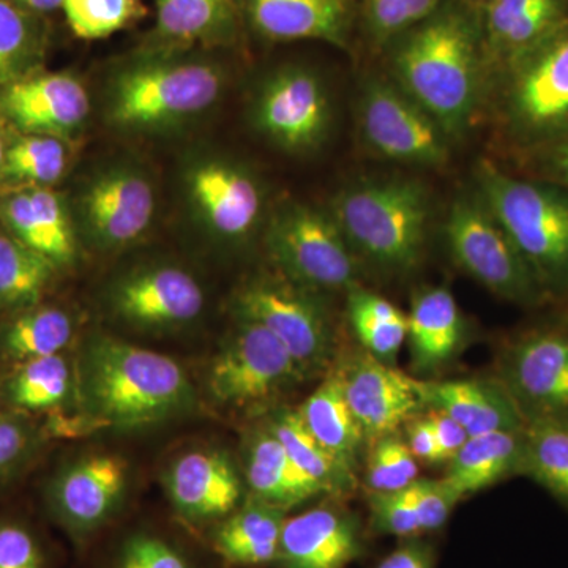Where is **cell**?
<instances>
[{"mask_svg":"<svg viewBox=\"0 0 568 568\" xmlns=\"http://www.w3.org/2000/svg\"><path fill=\"white\" fill-rule=\"evenodd\" d=\"M77 390L91 428H141L185 413L193 387L166 355L112 336H95L82 351Z\"/></svg>","mask_w":568,"mask_h":568,"instance_id":"1","label":"cell"},{"mask_svg":"<svg viewBox=\"0 0 568 568\" xmlns=\"http://www.w3.org/2000/svg\"><path fill=\"white\" fill-rule=\"evenodd\" d=\"M222 91L223 71L211 59L145 44L112 71L108 119L125 132H164L211 110Z\"/></svg>","mask_w":568,"mask_h":568,"instance_id":"2","label":"cell"},{"mask_svg":"<svg viewBox=\"0 0 568 568\" xmlns=\"http://www.w3.org/2000/svg\"><path fill=\"white\" fill-rule=\"evenodd\" d=\"M409 95L444 129L463 125L474 103L477 36L473 20L455 7L437 9L409 29L395 55Z\"/></svg>","mask_w":568,"mask_h":568,"instance_id":"3","label":"cell"},{"mask_svg":"<svg viewBox=\"0 0 568 568\" xmlns=\"http://www.w3.org/2000/svg\"><path fill=\"white\" fill-rule=\"evenodd\" d=\"M428 197L414 182H383L339 194L334 220L347 244L390 271L420 260L428 223Z\"/></svg>","mask_w":568,"mask_h":568,"instance_id":"4","label":"cell"},{"mask_svg":"<svg viewBox=\"0 0 568 568\" xmlns=\"http://www.w3.org/2000/svg\"><path fill=\"white\" fill-rule=\"evenodd\" d=\"M487 209L528 263L538 283H568V196L485 166Z\"/></svg>","mask_w":568,"mask_h":568,"instance_id":"5","label":"cell"},{"mask_svg":"<svg viewBox=\"0 0 568 568\" xmlns=\"http://www.w3.org/2000/svg\"><path fill=\"white\" fill-rule=\"evenodd\" d=\"M267 246L284 278L308 291L353 290L357 264L334 219L287 205L268 227Z\"/></svg>","mask_w":568,"mask_h":568,"instance_id":"6","label":"cell"},{"mask_svg":"<svg viewBox=\"0 0 568 568\" xmlns=\"http://www.w3.org/2000/svg\"><path fill=\"white\" fill-rule=\"evenodd\" d=\"M237 320L263 325L301 366L317 372L332 354L327 316L308 290L287 278H254L239 287L233 298Z\"/></svg>","mask_w":568,"mask_h":568,"instance_id":"7","label":"cell"},{"mask_svg":"<svg viewBox=\"0 0 568 568\" xmlns=\"http://www.w3.org/2000/svg\"><path fill=\"white\" fill-rule=\"evenodd\" d=\"M286 347L263 325L237 320L209 369V392L223 405L244 406L271 398L304 379Z\"/></svg>","mask_w":568,"mask_h":568,"instance_id":"8","label":"cell"},{"mask_svg":"<svg viewBox=\"0 0 568 568\" xmlns=\"http://www.w3.org/2000/svg\"><path fill=\"white\" fill-rule=\"evenodd\" d=\"M447 239L455 260L493 293L518 302L536 295V275L487 205L467 200L455 203L448 215Z\"/></svg>","mask_w":568,"mask_h":568,"instance_id":"9","label":"cell"},{"mask_svg":"<svg viewBox=\"0 0 568 568\" xmlns=\"http://www.w3.org/2000/svg\"><path fill=\"white\" fill-rule=\"evenodd\" d=\"M82 233L102 250L140 241L155 215V190L148 175L129 166H111L91 179L78 197Z\"/></svg>","mask_w":568,"mask_h":568,"instance_id":"10","label":"cell"},{"mask_svg":"<svg viewBox=\"0 0 568 568\" xmlns=\"http://www.w3.org/2000/svg\"><path fill=\"white\" fill-rule=\"evenodd\" d=\"M129 481V465L115 454H93L61 467L44 487L51 517L71 536L102 528L118 510Z\"/></svg>","mask_w":568,"mask_h":568,"instance_id":"11","label":"cell"},{"mask_svg":"<svg viewBox=\"0 0 568 568\" xmlns=\"http://www.w3.org/2000/svg\"><path fill=\"white\" fill-rule=\"evenodd\" d=\"M91 112L84 84L70 71H36L0 89V123L11 133L71 140Z\"/></svg>","mask_w":568,"mask_h":568,"instance_id":"12","label":"cell"},{"mask_svg":"<svg viewBox=\"0 0 568 568\" xmlns=\"http://www.w3.org/2000/svg\"><path fill=\"white\" fill-rule=\"evenodd\" d=\"M254 122L286 151L316 148L331 125V102L323 82L301 67L276 71L257 95Z\"/></svg>","mask_w":568,"mask_h":568,"instance_id":"13","label":"cell"},{"mask_svg":"<svg viewBox=\"0 0 568 568\" xmlns=\"http://www.w3.org/2000/svg\"><path fill=\"white\" fill-rule=\"evenodd\" d=\"M503 384L525 420L549 418L568 424V331H544L511 346Z\"/></svg>","mask_w":568,"mask_h":568,"instance_id":"14","label":"cell"},{"mask_svg":"<svg viewBox=\"0 0 568 568\" xmlns=\"http://www.w3.org/2000/svg\"><path fill=\"white\" fill-rule=\"evenodd\" d=\"M110 304L125 323L142 328H173L193 323L203 313V287L175 265H145L112 286Z\"/></svg>","mask_w":568,"mask_h":568,"instance_id":"15","label":"cell"},{"mask_svg":"<svg viewBox=\"0 0 568 568\" xmlns=\"http://www.w3.org/2000/svg\"><path fill=\"white\" fill-rule=\"evenodd\" d=\"M190 203L201 223L216 237L239 241L260 222L263 194L237 164L222 159L194 162L185 174Z\"/></svg>","mask_w":568,"mask_h":568,"instance_id":"16","label":"cell"},{"mask_svg":"<svg viewBox=\"0 0 568 568\" xmlns=\"http://www.w3.org/2000/svg\"><path fill=\"white\" fill-rule=\"evenodd\" d=\"M362 126L377 152L402 162L437 164L446 159L443 138L426 112L390 85L373 82L362 102Z\"/></svg>","mask_w":568,"mask_h":568,"instance_id":"17","label":"cell"},{"mask_svg":"<svg viewBox=\"0 0 568 568\" xmlns=\"http://www.w3.org/2000/svg\"><path fill=\"white\" fill-rule=\"evenodd\" d=\"M339 379L355 420L364 436L372 439L394 435L425 406L420 381L373 355L358 358Z\"/></svg>","mask_w":568,"mask_h":568,"instance_id":"18","label":"cell"},{"mask_svg":"<svg viewBox=\"0 0 568 568\" xmlns=\"http://www.w3.org/2000/svg\"><path fill=\"white\" fill-rule=\"evenodd\" d=\"M0 226L50 261L59 272L78 257V234L70 205L54 189L0 192Z\"/></svg>","mask_w":568,"mask_h":568,"instance_id":"19","label":"cell"},{"mask_svg":"<svg viewBox=\"0 0 568 568\" xmlns=\"http://www.w3.org/2000/svg\"><path fill=\"white\" fill-rule=\"evenodd\" d=\"M166 491L175 510L189 521L230 517L242 496L231 458L219 450H194L175 459L166 474Z\"/></svg>","mask_w":568,"mask_h":568,"instance_id":"20","label":"cell"},{"mask_svg":"<svg viewBox=\"0 0 568 568\" xmlns=\"http://www.w3.org/2000/svg\"><path fill=\"white\" fill-rule=\"evenodd\" d=\"M361 549V530L353 517L317 507L284 519L276 560L284 568H346Z\"/></svg>","mask_w":568,"mask_h":568,"instance_id":"21","label":"cell"},{"mask_svg":"<svg viewBox=\"0 0 568 568\" xmlns=\"http://www.w3.org/2000/svg\"><path fill=\"white\" fill-rule=\"evenodd\" d=\"M239 6L242 20L265 40L345 44L351 0H239Z\"/></svg>","mask_w":568,"mask_h":568,"instance_id":"22","label":"cell"},{"mask_svg":"<svg viewBox=\"0 0 568 568\" xmlns=\"http://www.w3.org/2000/svg\"><path fill=\"white\" fill-rule=\"evenodd\" d=\"M155 9L148 44L164 50L227 47L244 22L239 0H155Z\"/></svg>","mask_w":568,"mask_h":568,"instance_id":"23","label":"cell"},{"mask_svg":"<svg viewBox=\"0 0 568 568\" xmlns=\"http://www.w3.org/2000/svg\"><path fill=\"white\" fill-rule=\"evenodd\" d=\"M420 392L425 406L454 418L469 437L525 426V416L503 381H420Z\"/></svg>","mask_w":568,"mask_h":568,"instance_id":"24","label":"cell"},{"mask_svg":"<svg viewBox=\"0 0 568 568\" xmlns=\"http://www.w3.org/2000/svg\"><path fill=\"white\" fill-rule=\"evenodd\" d=\"M515 114L530 130L568 122V33L549 41L526 63L514 95Z\"/></svg>","mask_w":568,"mask_h":568,"instance_id":"25","label":"cell"},{"mask_svg":"<svg viewBox=\"0 0 568 568\" xmlns=\"http://www.w3.org/2000/svg\"><path fill=\"white\" fill-rule=\"evenodd\" d=\"M447 463L444 481L459 500L521 474L523 428L469 437Z\"/></svg>","mask_w":568,"mask_h":568,"instance_id":"26","label":"cell"},{"mask_svg":"<svg viewBox=\"0 0 568 568\" xmlns=\"http://www.w3.org/2000/svg\"><path fill=\"white\" fill-rule=\"evenodd\" d=\"M73 316L62 306L40 304L10 313L0 321V364H24L33 358L63 354L73 342Z\"/></svg>","mask_w":568,"mask_h":568,"instance_id":"27","label":"cell"},{"mask_svg":"<svg viewBox=\"0 0 568 568\" xmlns=\"http://www.w3.org/2000/svg\"><path fill=\"white\" fill-rule=\"evenodd\" d=\"M406 320V338L418 372H432L457 349L463 331L462 315L454 295L444 287L418 295Z\"/></svg>","mask_w":568,"mask_h":568,"instance_id":"28","label":"cell"},{"mask_svg":"<svg viewBox=\"0 0 568 568\" xmlns=\"http://www.w3.org/2000/svg\"><path fill=\"white\" fill-rule=\"evenodd\" d=\"M246 480L254 499L283 510L324 493L295 465L271 429L254 437L250 446Z\"/></svg>","mask_w":568,"mask_h":568,"instance_id":"29","label":"cell"},{"mask_svg":"<svg viewBox=\"0 0 568 568\" xmlns=\"http://www.w3.org/2000/svg\"><path fill=\"white\" fill-rule=\"evenodd\" d=\"M284 519L283 508L254 499L224 519L213 547L233 566H264L278 558Z\"/></svg>","mask_w":568,"mask_h":568,"instance_id":"30","label":"cell"},{"mask_svg":"<svg viewBox=\"0 0 568 568\" xmlns=\"http://www.w3.org/2000/svg\"><path fill=\"white\" fill-rule=\"evenodd\" d=\"M73 373L65 355L33 358L11 366L3 377L7 409L26 416H58L69 402Z\"/></svg>","mask_w":568,"mask_h":568,"instance_id":"31","label":"cell"},{"mask_svg":"<svg viewBox=\"0 0 568 568\" xmlns=\"http://www.w3.org/2000/svg\"><path fill=\"white\" fill-rule=\"evenodd\" d=\"M70 141L51 134L11 133L0 166V192L54 189L69 171Z\"/></svg>","mask_w":568,"mask_h":568,"instance_id":"32","label":"cell"},{"mask_svg":"<svg viewBox=\"0 0 568 568\" xmlns=\"http://www.w3.org/2000/svg\"><path fill=\"white\" fill-rule=\"evenodd\" d=\"M298 410L316 439L342 465L354 470L365 436L347 405L339 376L324 381Z\"/></svg>","mask_w":568,"mask_h":568,"instance_id":"33","label":"cell"},{"mask_svg":"<svg viewBox=\"0 0 568 568\" xmlns=\"http://www.w3.org/2000/svg\"><path fill=\"white\" fill-rule=\"evenodd\" d=\"M50 47L48 18L0 0V89L43 70Z\"/></svg>","mask_w":568,"mask_h":568,"instance_id":"34","label":"cell"},{"mask_svg":"<svg viewBox=\"0 0 568 568\" xmlns=\"http://www.w3.org/2000/svg\"><path fill=\"white\" fill-rule=\"evenodd\" d=\"M58 268L0 226V316L40 304Z\"/></svg>","mask_w":568,"mask_h":568,"instance_id":"35","label":"cell"},{"mask_svg":"<svg viewBox=\"0 0 568 568\" xmlns=\"http://www.w3.org/2000/svg\"><path fill=\"white\" fill-rule=\"evenodd\" d=\"M521 474L530 476L568 507V424L529 418L523 426Z\"/></svg>","mask_w":568,"mask_h":568,"instance_id":"36","label":"cell"},{"mask_svg":"<svg viewBox=\"0 0 568 568\" xmlns=\"http://www.w3.org/2000/svg\"><path fill=\"white\" fill-rule=\"evenodd\" d=\"M291 459L315 480L324 493L346 491L354 485V470L347 469L310 432L301 410H283L271 426Z\"/></svg>","mask_w":568,"mask_h":568,"instance_id":"37","label":"cell"},{"mask_svg":"<svg viewBox=\"0 0 568 568\" xmlns=\"http://www.w3.org/2000/svg\"><path fill=\"white\" fill-rule=\"evenodd\" d=\"M559 17V0H489L487 28L497 47L521 51L544 40Z\"/></svg>","mask_w":568,"mask_h":568,"instance_id":"38","label":"cell"},{"mask_svg":"<svg viewBox=\"0 0 568 568\" xmlns=\"http://www.w3.org/2000/svg\"><path fill=\"white\" fill-rule=\"evenodd\" d=\"M347 312L358 342L381 362L392 361L407 336V320L392 302L353 287Z\"/></svg>","mask_w":568,"mask_h":568,"instance_id":"39","label":"cell"},{"mask_svg":"<svg viewBox=\"0 0 568 568\" xmlns=\"http://www.w3.org/2000/svg\"><path fill=\"white\" fill-rule=\"evenodd\" d=\"M71 32L82 40H103L148 14L142 0H62Z\"/></svg>","mask_w":568,"mask_h":568,"instance_id":"40","label":"cell"},{"mask_svg":"<svg viewBox=\"0 0 568 568\" xmlns=\"http://www.w3.org/2000/svg\"><path fill=\"white\" fill-rule=\"evenodd\" d=\"M48 437L33 417L10 409L0 413V485L28 467Z\"/></svg>","mask_w":568,"mask_h":568,"instance_id":"41","label":"cell"},{"mask_svg":"<svg viewBox=\"0 0 568 568\" xmlns=\"http://www.w3.org/2000/svg\"><path fill=\"white\" fill-rule=\"evenodd\" d=\"M418 477L417 459L399 437H379L368 459V484L373 491H399Z\"/></svg>","mask_w":568,"mask_h":568,"instance_id":"42","label":"cell"},{"mask_svg":"<svg viewBox=\"0 0 568 568\" xmlns=\"http://www.w3.org/2000/svg\"><path fill=\"white\" fill-rule=\"evenodd\" d=\"M439 7L440 0H365L366 20L377 40L409 31Z\"/></svg>","mask_w":568,"mask_h":568,"instance_id":"43","label":"cell"},{"mask_svg":"<svg viewBox=\"0 0 568 568\" xmlns=\"http://www.w3.org/2000/svg\"><path fill=\"white\" fill-rule=\"evenodd\" d=\"M0 568H48L43 541L22 519L0 517Z\"/></svg>","mask_w":568,"mask_h":568,"instance_id":"44","label":"cell"},{"mask_svg":"<svg viewBox=\"0 0 568 568\" xmlns=\"http://www.w3.org/2000/svg\"><path fill=\"white\" fill-rule=\"evenodd\" d=\"M373 528L395 537H416L422 534L416 510L406 488L399 491H373L369 496Z\"/></svg>","mask_w":568,"mask_h":568,"instance_id":"45","label":"cell"},{"mask_svg":"<svg viewBox=\"0 0 568 568\" xmlns=\"http://www.w3.org/2000/svg\"><path fill=\"white\" fill-rule=\"evenodd\" d=\"M114 568H193L173 545L152 534H134L123 541Z\"/></svg>","mask_w":568,"mask_h":568,"instance_id":"46","label":"cell"},{"mask_svg":"<svg viewBox=\"0 0 568 568\" xmlns=\"http://www.w3.org/2000/svg\"><path fill=\"white\" fill-rule=\"evenodd\" d=\"M406 491L416 510L422 532H433L443 528L459 500L444 478L440 480H428V478L418 480L417 478L406 488Z\"/></svg>","mask_w":568,"mask_h":568,"instance_id":"47","label":"cell"},{"mask_svg":"<svg viewBox=\"0 0 568 568\" xmlns=\"http://www.w3.org/2000/svg\"><path fill=\"white\" fill-rule=\"evenodd\" d=\"M407 447L414 458L424 463L444 462L435 432H433L432 422L428 417H413L407 424Z\"/></svg>","mask_w":568,"mask_h":568,"instance_id":"48","label":"cell"},{"mask_svg":"<svg viewBox=\"0 0 568 568\" xmlns=\"http://www.w3.org/2000/svg\"><path fill=\"white\" fill-rule=\"evenodd\" d=\"M426 417L432 422L433 432H435L437 446H439L440 454H443V459L448 462L454 455H457L459 448L465 446L469 435L454 418L440 413V410L429 409Z\"/></svg>","mask_w":568,"mask_h":568,"instance_id":"49","label":"cell"},{"mask_svg":"<svg viewBox=\"0 0 568 568\" xmlns=\"http://www.w3.org/2000/svg\"><path fill=\"white\" fill-rule=\"evenodd\" d=\"M376 568H435V555L429 545L414 540L396 548Z\"/></svg>","mask_w":568,"mask_h":568,"instance_id":"50","label":"cell"},{"mask_svg":"<svg viewBox=\"0 0 568 568\" xmlns=\"http://www.w3.org/2000/svg\"><path fill=\"white\" fill-rule=\"evenodd\" d=\"M6 2L41 18H48L55 11L62 10V0H6Z\"/></svg>","mask_w":568,"mask_h":568,"instance_id":"51","label":"cell"},{"mask_svg":"<svg viewBox=\"0 0 568 568\" xmlns=\"http://www.w3.org/2000/svg\"><path fill=\"white\" fill-rule=\"evenodd\" d=\"M556 163H558V168L560 173L566 175L568 179V140L564 142L562 145L558 149V156H556Z\"/></svg>","mask_w":568,"mask_h":568,"instance_id":"52","label":"cell"},{"mask_svg":"<svg viewBox=\"0 0 568 568\" xmlns=\"http://www.w3.org/2000/svg\"><path fill=\"white\" fill-rule=\"evenodd\" d=\"M10 132L6 126L0 123V166L3 163V156H6L7 145H9Z\"/></svg>","mask_w":568,"mask_h":568,"instance_id":"53","label":"cell"},{"mask_svg":"<svg viewBox=\"0 0 568 568\" xmlns=\"http://www.w3.org/2000/svg\"><path fill=\"white\" fill-rule=\"evenodd\" d=\"M3 377H6V373L0 369V413L7 409L6 406V392H3Z\"/></svg>","mask_w":568,"mask_h":568,"instance_id":"54","label":"cell"}]
</instances>
